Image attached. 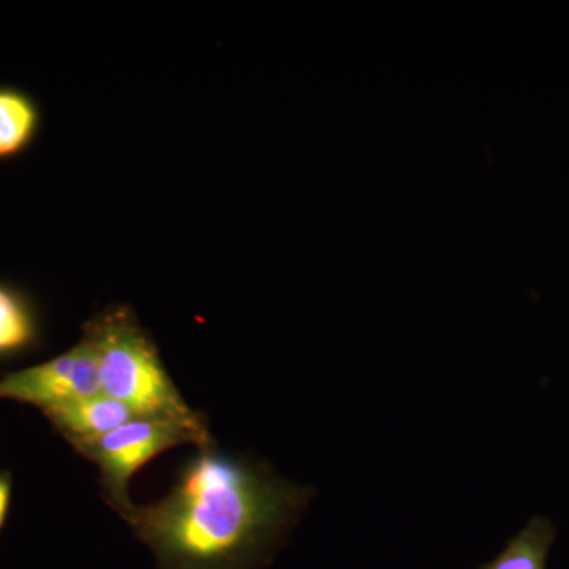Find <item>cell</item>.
Segmentation results:
<instances>
[{"label":"cell","instance_id":"5","mask_svg":"<svg viewBox=\"0 0 569 569\" xmlns=\"http://www.w3.org/2000/svg\"><path fill=\"white\" fill-rule=\"evenodd\" d=\"M43 415L71 448L96 440L138 418L123 403L104 395L51 408Z\"/></svg>","mask_w":569,"mask_h":569},{"label":"cell","instance_id":"8","mask_svg":"<svg viewBox=\"0 0 569 569\" xmlns=\"http://www.w3.org/2000/svg\"><path fill=\"white\" fill-rule=\"evenodd\" d=\"M37 337L32 307L13 288L0 283V358L28 350Z\"/></svg>","mask_w":569,"mask_h":569},{"label":"cell","instance_id":"4","mask_svg":"<svg viewBox=\"0 0 569 569\" xmlns=\"http://www.w3.org/2000/svg\"><path fill=\"white\" fill-rule=\"evenodd\" d=\"M102 395L96 353L84 339L50 361L0 378V399L44 411Z\"/></svg>","mask_w":569,"mask_h":569},{"label":"cell","instance_id":"2","mask_svg":"<svg viewBox=\"0 0 569 569\" xmlns=\"http://www.w3.org/2000/svg\"><path fill=\"white\" fill-rule=\"evenodd\" d=\"M82 339L96 353L102 395L123 403L134 417L178 422L212 445L203 417L179 392L132 309L108 307L86 321Z\"/></svg>","mask_w":569,"mask_h":569},{"label":"cell","instance_id":"6","mask_svg":"<svg viewBox=\"0 0 569 569\" xmlns=\"http://www.w3.org/2000/svg\"><path fill=\"white\" fill-rule=\"evenodd\" d=\"M40 110L32 97L13 88H0V160L13 159L36 140Z\"/></svg>","mask_w":569,"mask_h":569},{"label":"cell","instance_id":"3","mask_svg":"<svg viewBox=\"0 0 569 569\" xmlns=\"http://www.w3.org/2000/svg\"><path fill=\"white\" fill-rule=\"evenodd\" d=\"M181 445L211 447L203 438L178 422L133 418L118 429L96 440L77 445L73 449L89 462L96 463L108 503L129 522L137 509L129 496L130 481L134 475L157 456Z\"/></svg>","mask_w":569,"mask_h":569},{"label":"cell","instance_id":"1","mask_svg":"<svg viewBox=\"0 0 569 569\" xmlns=\"http://www.w3.org/2000/svg\"><path fill=\"white\" fill-rule=\"evenodd\" d=\"M313 496L264 462L211 445L181 468L167 496L137 507L129 523L159 569H261Z\"/></svg>","mask_w":569,"mask_h":569},{"label":"cell","instance_id":"9","mask_svg":"<svg viewBox=\"0 0 569 569\" xmlns=\"http://www.w3.org/2000/svg\"><path fill=\"white\" fill-rule=\"evenodd\" d=\"M11 492H13V477L10 471H2L0 473V530L9 516Z\"/></svg>","mask_w":569,"mask_h":569},{"label":"cell","instance_id":"7","mask_svg":"<svg viewBox=\"0 0 569 569\" xmlns=\"http://www.w3.org/2000/svg\"><path fill=\"white\" fill-rule=\"evenodd\" d=\"M557 530L549 518L533 516L505 549L479 569H546Z\"/></svg>","mask_w":569,"mask_h":569}]
</instances>
